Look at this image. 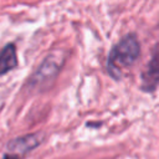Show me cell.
Returning <instances> with one entry per match:
<instances>
[{"mask_svg":"<svg viewBox=\"0 0 159 159\" xmlns=\"http://www.w3.org/2000/svg\"><path fill=\"white\" fill-rule=\"evenodd\" d=\"M140 55V45L134 35L124 36L118 43H116L108 56L107 68L109 75L118 80L122 76V70L130 67L138 60Z\"/></svg>","mask_w":159,"mask_h":159,"instance_id":"6da1fadb","label":"cell"},{"mask_svg":"<svg viewBox=\"0 0 159 159\" xmlns=\"http://www.w3.org/2000/svg\"><path fill=\"white\" fill-rule=\"evenodd\" d=\"M63 63H65L63 51L50 52L31 76L27 83L29 87L34 91H45L48 87H51L55 80L57 78Z\"/></svg>","mask_w":159,"mask_h":159,"instance_id":"7a4b0ae2","label":"cell"},{"mask_svg":"<svg viewBox=\"0 0 159 159\" xmlns=\"http://www.w3.org/2000/svg\"><path fill=\"white\" fill-rule=\"evenodd\" d=\"M142 81L145 91H153L159 84V41L152 50V56L147 65V70L142 75Z\"/></svg>","mask_w":159,"mask_h":159,"instance_id":"3957f363","label":"cell"},{"mask_svg":"<svg viewBox=\"0 0 159 159\" xmlns=\"http://www.w3.org/2000/svg\"><path fill=\"white\" fill-rule=\"evenodd\" d=\"M42 140H43L42 133H31L27 135H22V137L11 139L6 144V149L10 153H12L14 155L24 154V153H27V152L35 149L36 147H39Z\"/></svg>","mask_w":159,"mask_h":159,"instance_id":"277c9868","label":"cell"},{"mask_svg":"<svg viewBox=\"0 0 159 159\" xmlns=\"http://www.w3.org/2000/svg\"><path fill=\"white\" fill-rule=\"evenodd\" d=\"M17 65L16 50L12 43H7L0 52V76L7 73Z\"/></svg>","mask_w":159,"mask_h":159,"instance_id":"5b68a950","label":"cell"},{"mask_svg":"<svg viewBox=\"0 0 159 159\" xmlns=\"http://www.w3.org/2000/svg\"><path fill=\"white\" fill-rule=\"evenodd\" d=\"M4 159H19L17 157H15L14 154H7L6 157H4Z\"/></svg>","mask_w":159,"mask_h":159,"instance_id":"8992f818","label":"cell"}]
</instances>
